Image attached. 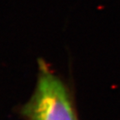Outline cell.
<instances>
[{"label": "cell", "instance_id": "cell-1", "mask_svg": "<svg viewBox=\"0 0 120 120\" xmlns=\"http://www.w3.org/2000/svg\"><path fill=\"white\" fill-rule=\"evenodd\" d=\"M35 88L21 113L26 120H78L65 82L40 60Z\"/></svg>", "mask_w": 120, "mask_h": 120}]
</instances>
